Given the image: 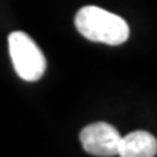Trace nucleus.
<instances>
[{"label": "nucleus", "mask_w": 157, "mask_h": 157, "mask_svg": "<svg viewBox=\"0 0 157 157\" xmlns=\"http://www.w3.org/2000/svg\"><path fill=\"white\" fill-rule=\"evenodd\" d=\"M75 27L85 39L106 45H122L130 29L124 18L99 6H83L75 15Z\"/></svg>", "instance_id": "nucleus-1"}, {"label": "nucleus", "mask_w": 157, "mask_h": 157, "mask_svg": "<svg viewBox=\"0 0 157 157\" xmlns=\"http://www.w3.org/2000/svg\"><path fill=\"white\" fill-rule=\"evenodd\" d=\"M8 50L16 74L23 80L35 82L45 74V56L26 32H11L8 35Z\"/></svg>", "instance_id": "nucleus-2"}, {"label": "nucleus", "mask_w": 157, "mask_h": 157, "mask_svg": "<svg viewBox=\"0 0 157 157\" xmlns=\"http://www.w3.org/2000/svg\"><path fill=\"white\" fill-rule=\"evenodd\" d=\"M119 132L109 124L96 122L87 125L80 132V143L83 151L91 155L99 157H111L117 155L119 152Z\"/></svg>", "instance_id": "nucleus-3"}, {"label": "nucleus", "mask_w": 157, "mask_h": 157, "mask_svg": "<svg viewBox=\"0 0 157 157\" xmlns=\"http://www.w3.org/2000/svg\"><path fill=\"white\" fill-rule=\"evenodd\" d=\"M157 154V141L147 132H132L127 136H120L119 152L122 157H154Z\"/></svg>", "instance_id": "nucleus-4"}]
</instances>
